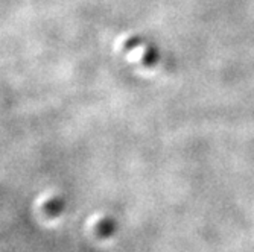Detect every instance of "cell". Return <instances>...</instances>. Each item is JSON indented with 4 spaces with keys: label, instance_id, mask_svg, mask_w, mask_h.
I'll use <instances>...</instances> for the list:
<instances>
[{
    "label": "cell",
    "instance_id": "cell-1",
    "mask_svg": "<svg viewBox=\"0 0 254 252\" xmlns=\"http://www.w3.org/2000/svg\"><path fill=\"white\" fill-rule=\"evenodd\" d=\"M34 213L41 223L55 226L64 217L65 201L58 192H43L34 202Z\"/></svg>",
    "mask_w": 254,
    "mask_h": 252
},
{
    "label": "cell",
    "instance_id": "cell-2",
    "mask_svg": "<svg viewBox=\"0 0 254 252\" xmlns=\"http://www.w3.org/2000/svg\"><path fill=\"white\" fill-rule=\"evenodd\" d=\"M88 237L96 243H108L116 236V222L107 213H95L85 222Z\"/></svg>",
    "mask_w": 254,
    "mask_h": 252
}]
</instances>
